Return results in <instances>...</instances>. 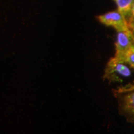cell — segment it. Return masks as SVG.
I'll return each mask as SVG.
<instances>
[{"label":"cell","mask_w":134,"mask_h":134,"mask_svg":"<svg viewBox=\"0 0 134 134\" xmlns=\"http://www.w3.org/2000/svg\"><path fill=\"white\" fill-rule=\"evenodd\" d=\"M134 70L124 60L115 57L109 62L105 70V77L113 83H120L122 86L134 81Z\"/></svg>","instance_id":"1"},{"label":"cell","mask_w":134,"mask_h":134,"mask_svg":"<svg viewBox=\"0 0 134 134\" xmlns=\"http://www.w3.org/2000/svg\"><path fill=\"white\" fill-rule=\"evenodd\" d=\"M120 114L129 123L134 124V81L114 90Z\"/></svg>","instance_id":"2"},{"label":"cell","mask_w":134,"mask_h":134,"mask_svg":"<svg viewBox=\"0 0 134 134\" xmlns=\"http://www.w3.org/2000/svg\"><path fill=\"white\" fill-rule=\"evenodd\" d=\"M134 43L132 30L118 31L115 40V57L124 59L125 54Z\"/></svg>","instance_id":"3"},{"label":"cell","mask_w":134,"mask_h":134,"mask_svg":"<svg viewBox=\"0 0 134 134\" xmlns=\"http://www.w3.org/2000/svg\"><path fill=\"white\" fill-rule=\"evenodd\" d=\"M98 19L106 26L113 27L117 32L130 29L128 22L118 11H110L100 15Z\"/></svg>","instance_id":"4"},{"label":"cell","mask_w":134,"mask_h":134,"mask_svg":"<svg viewBox=\"0 0 134 134\" xmlns=\"http://www.w3.org/2000/svg\"><path fill=\"white\" fill-rule=\"evenodd\" d=\"M114 1L117 6V11L121 13L129 23L134 0H114Z\"/></svg>","instance_id":"5"},{"label":"cell","mask_w":134,"mask_h":134,"mask_svg":"<svg viewBox=\"0 0 134 134\" xmlns=\"http://www.w3.org/2000/svg\"><path fill=\"white\" fill-rule=\"evenodd\" d=\"M134 70V43L127 51L124 59Z\"/></svg>","instance_id":"6"},{"label":"cell","mask_w":134,"mask_h":134,"mask_svg":"<svg viewBox=\"0 0 134 134\" xmlns=\"http://www.w3.org/2000/svg\"><path fill=\"white\" fill-rule=\"evenodd\" d=\"M134 21V1H133V6H132V12H131V15H130V18L129 19V24H130L131 22Z\"/></svg>","instance_id":"7"},{"label":"cell","mask_w":134,"mask_h":134,"mask_svg":"<svg viewBox=\"0 0 134 134\" xmlns=\"http://www.w3.org/2000/svg\"><path fill=\"white\" fill-rule=\"evenodd\" d=\"M129 26H130V28L132 30H134V21H133L130 23Z\"/></svg>","instance_id":"8"},{"label":"cell","mask_w":134,"mask_h":134,"mask_svg":"<svg viewBox=\"0 0 134 134\" xmlns=\"http://www.w3.org/2000/svg\"><path fill=\"white\" fill-rule=\"evenodd\" d=\"M132 34H133V42H134V30H132Z\"/></svg>","instance_id":"9"}]
</instances>
